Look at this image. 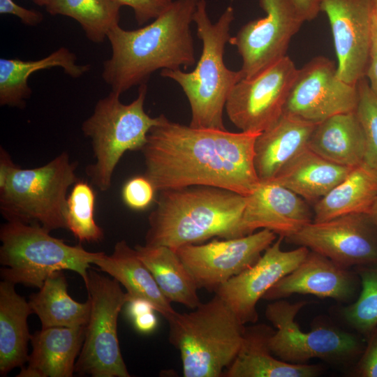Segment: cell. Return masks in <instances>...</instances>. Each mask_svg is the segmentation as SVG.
Segmentation results:
<instances>
[{
  "instance_id": "9",
  "label": "cell",
  "mask_w": 377,
  "mask_h": 377,
  "mask_svg": "<svg viewBox=\"0 0 377 377\" xmlns=\"http://www.w3.org/2000/svg\"><path fill=\"white\" fill-rule=\"evenodd\" d=\"M85 286L91 312L75 373L93 377H130L117 337L118 316L130 297L118 281L93 270L89 271Z\"/></svg>"
},
{
  "instance_id": "1",
  "label": "cell",
  "mask_w": 377,
  "mask_h": 377,
  "mask_svg": "<svg viewBox=\"0 0 377 377\" xmlns=\"http://www.w3.org/2000/svg\"><path fill=\"white\" fill-rule=\"evenodd\" d=\"M161 115L141 149L145 175L156 191L207 186L246 196L258 185L254 144L259 133L195 128Z\"/></svg>"
},
{
  "instance_id": "7",
  "label": "cell",
  "mask_w": 377,
  "mask_h": 377,
  "mask_svg": "<svg viewBox=\"0 0 377 377\" xmlns=\"http://www.w3.org/2000/svg\"><path fill=\"white\" fill-rule=\"evenodd\" d=\"M147 91L146 84L140 85L136 98L124 104L119 99L121 94L111 91L98 101L91 115L82 124L95 158L85 172L101 191L110 188L113 172L124 154L141 150L149 131L161 121V115L151 117L145 111Z\"/></svg>"
},
{
  "instance_id": "27",
  "label": "cell",
  "mask_w": 377,
  "mask_h": 377,
  "mask_svg": "<svg viewBox=\"0 0 377 377\" xmlns=\"http://www.w3.org/2000/svg\"><path fill=\"white\" fill-rule=\"evenodd\" d=\"M33 311L24 297L17 293L15 284L0 283V374L6 376L28 362L30 340L27 318Z\"/></svg>"
},
{
  "instance_id": "6",
  "label": "cell",
  "mask_w": 377,
  "mask_h": 377,
  "mask_svg": "<svg viewBox=\"0 0 377 377\" xmlns=\"http://www.w3.org/2000/svg\"><path fill=\"white\" fill-rule=\"evenodd\" d=\"M38 223L7 221L0 229L1 276L13 284L40 288L56 271L71 270L88 281L90 264L101 252L71 246Z\"/></svg>"
},
{
  "instance_id": "24",
  "label": "cell",
  "mask_w": 377,
  "mask_h": 377,
  "mask_svg": "<svg viewBox=\"0 0 377 377\" xmlns=\"http://www.w3.org/2000/svg\"><path fill=\"white\" fill-rule=\"evenodd\" d=\"M308 148L341 165L353 168L362 163L366 140L355 110L334 115L317 124Z\"/></svg>"
},
{
  "instance_id": "22",
  "label": "cell",
  "mask_w": 377,
  "mask_h": 377,
  "mask_svg": "<svg viewBox=\"0 0 377 377\" xmlns=\"http://www.w3.org/2000/svg\"><path fill=\"white\" fill-rule=\"evenodd\" d=\"M273 330L266 325L245 327L239 350L223 373L226 377H313L320 367L307 364H291L275 357L268 339Z\"/></svg>"
},
{
  "instance_id": "28",
  "label": "cell",
  "mask_w": 377,
  "mask_h": 377,
  "mask_svg": "<svg viewBox=\"0 0 377 377\" xmlns=\"http://www.w3.org/2000/svg\"><path fill=\"white\" fill-rule=\"evenodd\" d=\"M377 198V170L366 163L353 167L346 177L315 203V222L350 214H368Z\"/></svg>"
},
{
  "instance_id": "3",
  "label": "cell",
  "mask_w": 377,
  "mask_h": 377,
  "mask_svg": "<svg viewBox=\"0 0 377 377\" xmlns=\"http://www.w3.org/2000/svg\"><path fill=\"white\" fill-rule=\"evenodd\" d=\"M159 192L156 206L148 219L145 244L176 250L214 237L244 236L241 222L246 196L207 186Z\"/></svg>"
},
{
  "instance_id": "21",
  "label": "cell",
  "mask_w": 377,
  "mask_h": 377,
  "mask_svg": "<svg viewBox=\"0 0 377 377\" xmlns=\"http://www.w3.org/2000/svg\"><path fill=\"white\" fill-rule=\"evenodd\" d=\"M86 326L41 328L31 335L29 364L18 377H71L75 373Z\"/></svg>"
},
{
  "instance_id": "46",
  "label": "cell",
  "mask_w": 377,
  "mask_h": 377,
  "mask_svg": "<svg viewBox=\"0 0 377 377\" xmlns=\"http://www.w3.org/2000/svg\"><path fill=\"white\" fill-rule=\"evenodd\" d=\"M34 3L40 6H46L50 0H31Z\"/></svg>"
},
{
  "instance_id": "5",
  "label": "cell",
  "mask_w": 377,
  "mask_h": 377,
  "mask_svg": "<svg viewBox=\"0 0 377 377\" xmlns=\"http://www.w3.org/2000/svg\"><path fill=\"white\" fill-rule=\"evenodd\" d=\"M169 341L180 354L184 377H220L236 357L245 330L216 294L168 320Z\"/></svg>"
},
{
  "instance_id": "10",
  "label": "cell",
  "mask_w": 377,
  "mask_h": 377,
  "mask_svg": "<svg viewBox=\"0 0 377 377\" xmlns=\"http://www.w3.org/2000/svg\"><path fill=\"white\" fill-rule=\"evenodd\" d=\"M274 301L267 305L265 315L276 328L270 334L268 344L277 358L291 364H305L313 358L347 357L361 350L357 337L346 332L324 327L302 331L295 318L307 301Z\"/></svg>"
},
{
  "instance_id": "40",
  "label": "cell",
  "mask_w": 377,
  "mask_h": 377,
  "mask_svg": "<svg viewBox=\"0 0 377 377\" xmlns=\"http://www.w3.org/2000/svg\"><path fill=\"white\" fill-rule=\"evenodd\" d=\"M8 153L1 147L0 149V187L2 186L17 167Z\"/></svg>"
},
{
  "instance_id": "19",
  "label": "cell",
  "mask_w": 377,
  "mask_h": 377,
  "mask_svg": "<svg viewBox=\"0 0 377 377\" xmlns=\"http://www.w3.org/2000/svg\"><path fill=\"white\" fill-rule=\"evenodd\" d=\"M356 289L357 280L347 268L309 251L305 259L267 290L263 298L276 300L293 294H309L345 302L353 298Z\"/></svg>"
},
{
  "instance_id": "44",
  "label": "cell",
  "mask_w": 377,
  "mask_h": 377,
  "mask_svg": "<svg viewBox=\"0 0 377 377\" xmlns=\"http://www.w3.org/2000/svg\"><path fill=\"white\" fill-rule=\"evenodd\" d=\"M370 56L377 57V15L374 10L371 21Z\"/></svg>"
},
{
  "instance_id": "11",
  "label": "cell",
  "mask_w": 377,
  "mask_h": 377,
  "mask_svg": "<svg viewBox=\"0 0 377 377\" xmlns=\"http://www.w3.org/2000/svg\"><path fill=\"white\" fill-rule=\"evenodd\" d=\"M299 69L287 55L250 78H242L230 91L225 110L241 131L260 133L274 124Z\"/></svg>"
},
{
  "instance_id": "12",
  "label": "cell",
  "mask_w": 377,
  "mask_h": 377,
  "mask_svg": "<svg viewBox=\"0 0 377 377\" xmlns=\"http://www.w3.org/2000/svg\"><path fill=\"white\" fill-rule=\"evenodd\" d=\"M264 17L249 22L228 43L242 59L244 78L252 77L286 56L292 37L305 16L294 0H259Z\"/></svg>"
},
{
  "instance_id": "34",
  "label": "cell",
  "mask_w": 377,
  "mask_h": 377,
  "mask_svg": "<svg viewBox=\"0 0 377 377\" xmlns=\"http://www.w3.org/2000/svg\"><path fill=\"white\" fill-rule=\"evenodd\" d=\"M359 93L355 113L366 140L364 163L377 170V97L368 81L362 78L357 84Z\"/></svg>"
},
{
  "instance_id": "41",
  "label": "cell",
  "mask_w": 377,
  "mask_h": 377,
  "mask_svg": "<svg viewBox=\"0 0 377 377\" xmlns=\"http://www.w3.org/2000/svg\"><path fill=\"white\" fill-rule=\"evenodd\" d=\"M127 304L128 314L132 319L140 314L155 311L149 302L141 298L131 299Z\"/></svg>"
},
{
  "instance_id": "33",
  "label": "cell",
  "mask_w": 377,
  "mask_h": 377,
  "mask_svg": "<svg viewBox=\"0 0 377 377\" xmlns=\"http://www.w3.org/2000/svg\"><path fill=\"white\" fill-rule=\"evenodd\" d=\"M361 291L356 301L343 311L346 320L368 336L377 327V266L358 267Z\"/></svg>"
},
{
  "instance_id": "23",
  "label": "cell",
  "mask_w": 377,
  "mask_h": 377,
  "mask_svg": "<svg viewBox=\"0 0 377 377\" xmlns=\"http://www.w3.org/2000/svg\"><path fill=\"white\" fill-rule=\"evenodd\" d=\"M93 264L118 281L126 288L131 300L141 298L149 302L168 321L176 314L149 269L135 249L131 248L125 240L116 243L112 254L108 256L101 252Z\"/></svg>"
},
{
  "instance_id": "2",
  "label": "cell",
  "mask_w": 377,
  "mask_h": 377,
  "mask_svg": "<svg viewBox=\"0 0 377 377\" xmlns=\"http://www.w3.org/2000/svg\"><path fill=\"white\" fill-rule=\"evenodd\" d=\"M199 0H175L154 21L138 29L119 24L108 38L111 57L103 63L102 77L112 91L123 94L146 84L159 69H186L195 64L191 24Z\"/></svg>"
},
{
  "instance_id": "47",
  "label": "cell",
  "mask_w": 377,
  "mask_h": 377,
  "mask_svg": "<svg viewBox=\"0 0 377 377\" xmlns=\"http://www.w3.org/2000/svg\"><path fill=\"white\" fill-rule=\"evenodd\" d=\"M374 10L377 15V0H373Z\"/></svg>"
},
{
  "instance_id": "13",
  "label": "cell",
  "mask_w": 377,
  "mask_h": 377,
  "mask_svg": "<svg viewBox=\"0 0 377 377\" xmlns=\"http://www.w3.org/2000/svg\"><path fill=\"white\" fill-rule=\"evenodd\" d=\"M276 238L274 232L261 229L242 237L185 245L175 251L198 288L215 292L255 264Z\"/></svg>"
},
{
  "instance_id": "15",
  "label": "cell",
  "mask_w": 377,
  "mask_h": 377,
  "mask_svg": "<svg viewBox=\"0 0 377 377\" xmlns=\"http://www.w3.org/2000/svg\"><path fill=\"white\" fill-rule=\"evenodd\" d=\"M358 98L357 86L341 80L333 61L319 56L299 69L283 112L317 124L355 111Z\"/></svg>"
},
{
  "instance_id": "30",
  "label": "cell",
  "mask_w": 377,
  "mask_h": 377,
  "mask_svg": "<svg viewBox=\"0 0 377 377\" xmlns=\"http://www.w3.org/2000/svg\"><path fill=\"white\" fill-rule=\"evenodd\" d=\"M62 271H56L45 281L39 291L29 297V304L39 318L42 328L86 326L90 316L91 301L80 303L68 293Z\"/></svg>"
},
{
  "instance_id": "17",
  "label": "cell",
  "mask_w": 377,
  "mask_h": 377,
  "mask_svg": "<svg viewBox=\"0 0 377 377\" xmlns=\"http://www.w3.org/2000/svg\"><path fill=\"white\" fill-rule=\"evenodd\" d=\"M320 9L331 26L337 75L357 85L365 76L371 59L373 0H320Z\"/></svg>"
},
{
  "instance_id": "29",
  "label": "cell",
  "mask_w": 377,
  "mask_h": 377,
  "mask_svg": "<svg viewBox=\"0 0 377 377\" xmlns=\"http://www.w3.org/2000/svg\"><path fill=\"white\" fill-rule=\"evenodd\" d=\"M134 249L168 301L192 310L201 303L199 288L175 250L147 244H137Z\"/></svg>"
},
{
  "instance_id": "25",
  "label": "cell",
  "mask_w": 377,
  "mask_h": 377,
  "mask_svg": "<svg viewBox=\"0 0 377 377\" xmlns=\"http://www.w3.org/2000/svg\"><path fill=\"white\" fill-rule=\"evenodd\" d=\"M352 168L330 161L306 148L270 182L305 200L316 202L342 182Z\"/></svg>"
},
{
  "instance_id": "42",
  "label": "cell",
  "mask_w": 377,
  "mask_h": 377,
  "mask_svg": "<svg viewBox=\"0 0 377 377\" xmlns=\"http://www.w3.org/2000/svg\"><path fill=\"white\" fill-rule=\"evenodd\" d=\"M306 20H313L318 14L320 0H294Z\"/></svg>"
},
{
  "instance_id": "8",
  "label": "cell",
  "mask_w": 377,
  "mask_h": 377,
  "mask_svg": "<svg viewBox=\"0 0 377 377\" xmlns=\"http://www.w3.org/2000/svg\"><path fill=\"white\" fill-rule=\"evenodd\" d=\"M77 164L64 151L46 164L17 166L0 187V211L7 221L38 223L52 231L67 229V192L78 179Z\"/></svg>"
},
{
  "instance_id": "32",
  "label": "cell",
  "mask_w": 377,
  "mask_h": 377,
  "mask_svg": "<svg viewBox=\"0 0 377 377\" xmlns=\"http://www.w3.org/2000/svg\"><path fill=\"white\" fill-rule=\"evenodd\" d=\"M95 193L86 182L77 180L67 198L66 228L80 242H98L104 237L94 219Z\"/></svg>"
},
{
  "instance_id": "20",
  "label": "cell",
  "mask_w": 377,
  "mask_h": 377,
  "mask_svg": "<svg viewBox=\"0 0 377 377\" xmlns=\"http://www.w3.org/2000/svg\"><path fill=\"white\" fill-rule=\"evenodd\" d=\"M316 125L283 112L274 124L259 133L254 144V165L260 182L272 181L308 148Z\"/></svg>"
},
{
  "instance_id": "26",
  "label": "cell",
  "mask_w": 377,
  "mask_h": 377,
  "mask_svg": "<svg viewBox=\"0 0 377 377\" xmlns=\"http://www.w3.org/2000/svg\"><path fill=\"white\" fill-rule=\"evenodd\" d=\"M76 55L60 47L38 60L0 59V105L24 108L32 93L28 79L36 71L61 67L69 76L77 78L88 72L89 64L78 65Z\"/></svg>"
},
{
  "instance_id": "36",
  "label": "cell",
  "mask_w": 377,
  "mask_h": 377,
  "mask_svg": "<svg viewBox=\"0 0 377 377\" xmlns=\"http://www.w3.org/2000/svg\"><path fill=\"white\" fill-rule=\"evenodd\" d=\"M121 6L131 7L139 25L154 20L165 12L172 0H115Z\"/></svg>"
},
{
  "instance_id": "16",
  "label": "cell",
  "mask_w": 377,
  "mask_h": 377,
  "mask_svg": "<svg viewBox=\"0 0 377 377\" xmlns=\"http://www.w3.org/2000/svg\"><path fill=\"white\" fill-rule=\"evenodd\" d=\"M283 238L279 236L255 264L229 279L214 292L243 325L257 322L256 305L259 300L281 279L293 271L310 251L305 246L283 251Z\"/></svg>"
},
{
  "instance_id": "37",
  "label": "cell",
  "mask_w": 377,
  "mask_h": 377,
  "mask_svg": "<svg viewBox=\"0 0 377 377\" xmlns=\"http://www.w3.org/2000/svg\"><path fill=\"white\" fill-rule=\"evenodd\" d=\"M368 341L356 368L362 377H377V327L367 336Z\"/></svg>"
},
{
  "instance_id": "18",
  "label": "cell",
  "mask_w": 377,
  "mask_h": 377,
  "mask_svg": "<svg viewBox=\"0 0 377 377\" xmlns=\"http://www.w3.org/2000/svg\"><path fill=\"white\" fill-rule=\"evenodd\" d=\"M305 200L276 183L260 182L249 195L242 217L244 235L257 229H268L288 237L312 222Z\"/></svg>"
},
{
  "instance_id": "39",
  "label": "cell",
  "mask_w": 377,
  "mask_h": 377,
  "mask_svg": "<svg viewBox=\"0 0 377 377\" xmlns=\"http://www.w3.org/2000/svg\"><path fill=\"white\" fill-rule=\"evenodd\" d=\"M154 311L140 314L133 318L136 330L142 333H149L157 326V318Z\"/></svg>"
},
{
  "instance_id": "14",
  "label": "cell",
  "mask_w": 377,
  "mask_h": 377,
  "mask_svg": "<svg viewBox=\"0 0 377 377\" xmlns=\"http://www.w3.org/2000/svg\"><path fill=\"white\" fill-rule=\"evenodd\" d=\"M286 239L344 268L377 266V228L367 214H350L312 221Z\"/></svg>"
},
{
  "instance_id": "43",
  "label": "cell",
  "mask_w": 377,
  "mask_h": 377,
  "mask_svg": "<svg viewBox=\"0 0 377 377\" xmlns=\"http://www.w3.org/2000/svg\"><path fill=\"white\" fill-rule=\"evenodd\" d=\"M371 90L377 97V57H371L366 75Z\"/></svg>"
},
{
  "instance_id": "38",
  "label": "cell",
  "mask_w": 377,
  "mask_h": 377,
  "mask_svg": "<svg viewBox=\"0 0 377 377\" xmlns=\"http://www.w3.org/2000/svg\"><path fill=\"white\" fill-rule=\"evenodd\" d=\"M0 13L15 15L28 26H36L44 18L40 11L20 6L13 0H0Z\"/></svg>"
},
{
  "instance_id": "31",
  "label": "cell",
  "mask_w": 377,
  "mask_h": 377,
  "mask_svg": "<svg viewBox=\"0 0 377 377\" xmlns=\"http://www.w3.org/2000/svg\"><path fill=\"white\" fill-rule=\"evenodd\" d=\"M121 7L115 0H50L45 9L51 15L74 19L90 41L101 43L119 24Z\"/></svg>"
},
{
  "instance_id": "35",
  "label": "cell",
  "mask_w": 377,
  "mask_h": 377,
  "mask_svg": "<svg viewBox=\"0 0 377 377\" xmlns=\"http://www.w3.org/2000/svg\"><path fill=\"white\" fill-rule=\"evenodd\" d=\"M156 189L145 176H135L128 180L122 188L124 202L134 210L147 209L154 200Z\"/></svg>"
},
{
  "instance_id": "4",
  "label": "cell",
  "mask_w": 377,
  "mask_h": 377,
  "mask_svg": "<svg viewBox=\"0 0 377 377\" xmlns=\"http://www.w3.org/2000/svg\"><path fill=\"white\" fill-rule=\"evenodd\" d=\"M234 19V8L228 6L213 23L207 13L206 1L199 0L193 22L202 50L195 68L188 73L181 69L161 71L162 77L176 82L186 96L191 110V126L226 129L223 115L227 98L233 87L244 77L241 70L228 68L223 61Z\"/></svg>"
},
{
  "instance_id": "45",
  "label": "cell",
  "mask_w": 377,
  "mask_h": 377,
  "mask_svg": "<svg viewBox=\"0 0 377 377\" xmlns=\"http://www.w3.org/2000/svg\"><path fill=\"white\" fill-rule=\"evenodd\" d=\"M372 223L377 228V198L375 200L374 202L371 205L370 210L367 214Z\"/></svg>"
}]
</instances>
